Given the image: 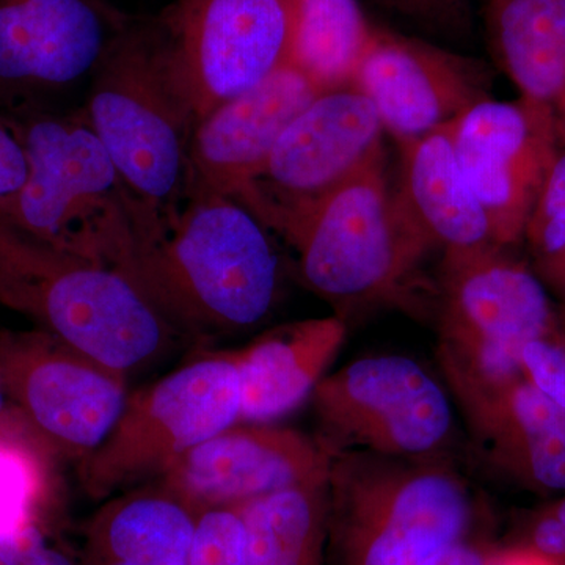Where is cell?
Returning <instances> with one entry per match:
<instances>
[{"instance_id": "cell-1", "label": "cell", "mask_w": 565, "mask_h": 565, "mask_svg": "<svg viewBox=\"0 0 565 565\" xmlns=\"http://www.w3.org/2000/svg\"><path fill=\"white\" fill-rule=\"evenodd\" d=\"M121 273L184 340L250 330L269 318L280 292L270 230L230 196L189 200L166 232L134 245Z\"/></svg>"}, {"instance_id": "cell-2", "label": "cell", "mask_w": 565, "mask_h": 565, "mask_svg": "<svg viewBox=\"0 0 565 565\" xmlns=\"http://www.w3.org/2000/svg\"><path fill=\"white\" fill-rule=\"evenodd\" d=\"M84 109L139 207L136 244L166 232L188 203L196 115L158 17H134L111 43Z\"/></svg>"}, {"instance_id": "cell-3", "label": "cell", "mask_w": 565, "mask_h": 565, "mask_svg": "<svg viewBox=\"0 0 565 565\" xmlns=\"http://www.w3.org/2000/svg\"><path fill=\"white\" fill-rule=\"evenodd\" d=\"M7 117L29 172L20 191L0 200V221L54 250L121 270L140 212L84 106Z\"/></svg>"}, {"instance_id": "cell-4", "label": "cell", "mask_w": 565, "mask_h": 565, "mask_svg": "<svg viewBox=\"0 0 565 565\" xmlns=\"http://www.w3.org/2000/svg\"><path fill=\"white\" fill-rule=\"evenodd\" d=\"M330 565H424L467 541L473 503L441 459L334 455L329 475Z\"/></svg>"}, {"instance_id": "cell-5", "label": "cell", "mask_w": 565, "mask_h": 565, "mask_svg": "<svg viewBox=\"0 0 565 565\" xmlns=\"http://www.w3.org/2000/svg\"><path fill=\"white\" fill-rule=\"evenodd\" d=\"M0 302L126 375L159 359L178 338L128 275L54 250L2 221Z\"/></svg>"}, {"instance_id": "cell-6", "label": "cell", "mask_w": 565, "mask_h": 565, "mask_svg": "<svg viewBox=\"0 0 565 565\" xmlns=\"http://www.w3.org/2000/svg\"><path fill=\"white\" fill-rule=\"evenodd\" d=\"M286 243L305 286L343 319L359 308L407 303L435 247L390 185L384 158L327 196Z\"/></svg>"}, {"instance_id": "cell-7", "label": "cell", "mask_w": 565, "mask_h": 565, "mask_svg": "<svg viewBox=\"0 0 565 565\" xmlns=\"http://www.w3.org/2000/svg\"><path fill=\"white\" fill-rule=\"evenodd\" d=\"M239 414L232 353H204L129 393L106 440L79 460L84 492L102 501L143 479L159 478L178 457L239 423Z\"/></svg>"}, {"instance_id": "cell-8", "label": "cell", "mask_w": 565, "mask_h": 565, "mask_svg": "<svg viewBox=\"0 0 565 565\" xmlns=\"http://www.w3.org/2000/svg\"><path fill=\"white\" fill-rule=\"evenodd\" d=\"M384 132L374 104L355 84L321 92L236 200L288 241L327 196L384 158Z\"/></svg>"}, {"instance_id": "cell-9", "label": "cell", "mask_w": 565, "mask_h": 565, "mask_svg": "<svg viewBox=\"0 0 565 565\" xmlns=\"http://www.w3.org/2000/svg\"><path fill=\"white\" fill-rule=\"evenodd\" d=\"M310 399L316 437L333 455L441 459L455 433L445 390L407 356H364L348 363L327 374Z\"/></svg>"}, {"instance_id": "cell-10", "label": "cell", "mask_w": 565, "mask_h": 565, "mask_svg": "<svg viewBox=\"0 0 565 565\" xmlns=\"http://www.w3.org/2000/svg\"><path fill=\"white\" fill-rule=\"evenodd\" d=\"M552 322L544 286L498 245L445 252L438 362L490 381L519 377L523 349Z\"/></svg>"}, {"instance_id": "cell-11", "label": "cell", "mask_w": 565, "mask_h": 565, "mask_svg": "<svg viewBox=\"0 0 565 565\" xmlns=\"http://www.w3.org/2000/svg\"><path fill=\"white\" fill-rule=\"evenodd\" d=\"M297 0H174L159 14L196 120L291 62Z\"/></svg>"}, {"instance_id": "cell-12", "label": "cell", "mask_w": 565, "mask_h": 565, "mask_svg": "<svg viewBox=\"0 0 565 565\" xmlns=\"http://www.w3.org/2000/svg\"><path fill=\"white\" fill-rule=\"evenodd\" d=\"M132 18L109 0H0V114L52 110L88 87Z\"/></svg>"}, {"instance_id": "cell-13", "label": "cell", "mask_w": 565, "mask_h": 565, "mask_svg": "<svg viewBox=\"0 0 565 565\" xmlns=\"http://www.w3.org/2000/svg\"><path fill=\"white\" fill-rule=\"evenodd\" d=\"M0 377L44 440L77 460L106 440L129 396L126 374L46 330L0 337Z\"/></svg>"}, {"instance_id": "cell-14", "label": "cell", "mask_w": 565, "mask_h": 565, "mask_svg": "<svg viewBox=\"0 0 565 565\" xmlns=\"http://www.w3.org/2000/svg\"><path fill=\"white\" fill-rule=\"evenodd\" d=\"M452 143L468 184L484 207L497 245L525 234L531 211L561 143L541 107L489 98L451 122Z\"/></svg>"}, {"instance_id": "cell-15", "label": "cell", "mask_w": 565, "mask_h": 565, "mask_svg": "<svg viewBox=\"0 0 565 565\" xmlns=\"http://www.w3.org/2000/svg\"><path fill=\"white\" fill-rule=\"evenodd\" d=\"M333 457L316 435L274 423H236L178 457L154 481L195 512L236 508L329 478Z\"/></svg>"}, {"instance_id": "cell-16", "label": "cell", "mask_w": 565, "mask_h": 565, "mask_svg": "<svg viewBox=\"0 0 565 565\" xmlns=\"http://www.w3.org/2000/svg\"><path fill=\"white\" fill-rule=\"evenodd\" d=\"M353 84L397 143L451 125L492 88L484 63L382 28H374Z\"/></svg>"}, {"instance_id": "cell-17", "label": "cell", "mask_w": 565, "mask_h": 565, "mask_svg": "<svg viewBox=\"0 0 565 565\" xmlns=\"http://www.w3.org/2000/svg\"><path fill=\"white\" fill-rule=\"evenodd\" d=\"M321 90L288 63L196 120L189 147L188 202L239 199L282 131Z\"/></svg>"}, {"instance_id": "cell-18", "label": "cell", "mask_w": 565, "mask_h": 565, "mask_svg": "<svg viewBox=\"0 0 565 565\" xmlns=\"http://www.w3.org/2000/svg\"><path fill=\"white\" fill-rule=\"evenodd\" d=\"M475 440L501 467L565 490V408L519 377L490 381L440 363Z\"/></svg>"}, {"instance_id": "cell-19", "label": "cell", "mask_w": 565, "mask_h": 565, "mask_svg": "<svg viewBox=\"0 0 565 565\" xmlns=\"http://www.w3.org/2000/svg\"><path fill=\"white\" fill-rule=\"evenodd\" d=\"M340 316L285 323L230 351L239 381V423H275L310 399L343 348Z\"/></svg>"}, {"instance_id": "cell-20", "label": "cell", "mask_w": 565, "mask_h": 565, "mask_svg": "<svg viewBox=\"0 0 565 565\" xmlns=\"http://www.w3.org/2000/svg\"><path fill=\"white\" fill-rule=\"evenodd\" d=\"M399 150L397 193L435 247L452 252L497 245L484 207L457 159L451 125L404 141Z\"/></svg>"}, {"instance_id": "cell-21", "label": "cell", "mask_w": 565, "mask_h": 565, "mask_svg": "<svg viewBox=\"0 0 565 565\" xmlns=\"http://www.w3.org/2000/svg\"><path fill=\"white\" fill-rule=\"evenodd\" d=\"M196 515L158 481L117 494L88 522L81 565H185Z\"/></svg>"}, {"instance_id": "cell-22", "label": "cell", "mask_w": 565, "mask_h": 565, "mask_svg": "<svg viewBox=\"0 0 565 565\" xmlns=\"http://www.w3.org/2000/svg\"><path fill=\"white\" fill-rule=\"evenodd\" d=\"M486 24L494 58L565 148V0H489Z\"/></svg>"}, {"instance_id": "cell-23", "label": "cell", "mask_w": 565, "mask_h": 565, "mask_svg": "<svg viewBox=\"0 0 565 565\" xmlns=\"http://www.w3.org/2000/svg\"><path fill=\"white\" fill-rule=\"evenodd\" d=\"M234 509L243 520L248 565H326L329 478L289 487Z\"/></svg>"}, {"instance_id": "cell-24", "label": "cell", "mask_w": 565, "mask_h": 565, "mask_svg": "<svg viewBox=\"0 0 565 565\" xmlns=\"http://www.w3.org/2000/svg\"><path fill=\"white\" fill-rule=\"evenodd\" d=\"M374 28L359 0H297L289 63L321 92L353 84Z\"/></svg>"}, {"instance_id": "cell-25", "label": "cell", "mask_w": 565, "mask_h": 565, "mask_svg": "<svg viewBox=\"0 0 565 565\" xmlns=\"http://www.w3.org/2000/svg\"><path fill=\"white\" fill-rule=\"evenodd\" d=\"M39 468L20 446L0 441V533H13L33 523L39 498Z\"/></svg>"}, {"instance_id": "cell-26", "label": "cell", "mask_w": 565, "mask_h": 565, "mask_svg": "<svg viewBox=\"0 0 565 565\" xmlns=\"http://www.w3.org/2000/svg\"><path fill=\"white\" fill-rule=\"evenodd\" d=\"M185 565H248L243 520L236 509L199 512Z\"/></svg>"}, {"instance_id": "cell-27", "label": "cell", "mask_w": 565, "mask_h": 565, "mask_svg": "<svg viewBox=\"0 0 565 565\" xmlns=\"http://www.w3.org/2000/svg\"><path fill=\"white\" fill-rule=\"evenodd\" d=\"M525 234L546 262L565 252V148L556 156L546 174Z\"/></svg>"}, {"instance_id": "cell-28", "label": "cell", "mask_w": 565, "mask_h": 565, "mask_svg": "<svg viewBox=\"0 0 565 565\" xmlns=\"http://www.w3.org/2000/svg\"><path fill=\"white\" fill-rule=\"evenodd\" d=\"M382 9L411 22L419 31L449 41L473 36L470 0H374Z\"/></svg>"}, {"instance_id": "cell-29", "label": "cell", "mask_w": 565, "mask_h": 565, "mask_svg": "<svg viewBox=\"0 0 565 565\" xmlns=\"http://www.w3.org/2000/svg\"><path fill=\"white\" fill-rule=\"evenodd\" d=\"M522 373L542 394L565 408V349L546 338L523 349Z\"/></svg>"}, {"instance_id": "cell-30", "label": "cell", "mask_w": 565, "mask_h": 565, "mask_svg": "<svg viewBox=\"0 0 565 565\" xmlns=\"http://www.w3.org/2000/svg\"><path fill=\"white\" fill-rule=\"evenodd\" d=\"M0 565H81L68 553L47 544L36 525L0 533Z\"/></svg>"}, {"instance_id": "cell-31", "label": "cell", "mask_w": 565, "mask_h": 565, "mask_svg": "<svg viewBox=\"0 0 565 565\" xmlns=\"http://www.w3.org/2000/svg\"><path fill=\"white\" fill-rule=\"evenodd\" d=\"M28 156L17 129L0 114V200L14 195L28 180Z\"/></svg>"}, {"instance_id": "cell-32", "label": "cell", "mask_w": 565, "mask_h": 565, "mask_svg": "<svg viewBox=\"0 0 565 565\" xmlns=\"http://www.w3.org/2000/svg\"><path fill=\"white\" fill-rule=\"evenodd\" d=\"M531 546L565 565V500L535 522Z\"/></svg>"}, {"instance_id": "cell-33", "label": "cell", "mask_w": 565, "mask_h": 565, "mask_svg": "<svg viewBox=\"0 0 565 565\" xmlns=\"http://www.w3.org/2000/svg\"><path fill=\"white\" fill-rule=\"evenodd\" d=\"M489 553L481 546L462 541L430 557L424 565H486Z\"/></svg>"}, {"instance_id": "cell-34", "label": "cell", "mask_w": 565, "mask_h": 565, "mask_svg": "<svg viewBox=\"0 0 565 565\" xmlns=\"http://www.w3.org/2000/svg\"><path fill=\"white\" fill-rule=\"evenodd\" d=\"M486 565H561L557 561L552 559L537 552L533 546L526 548L504 550L500 553H489Z\"/></svg>"}, {"instance_id": "cell-35", "label": "cell", "mask_w": 565, "mask_h": 565, "mask_svg": "<svg viewBox=\"0 0 565 565\" xmlns=\"http://www.w3.org/2000/svg\"><path fill=\"white\" fill-rule=\"evenodd\" d=\"M548 263L550 267H552L553 274H555L556 277H559L565 285V252L563 255L557 256V258L552 259V262Z\"/></svg>"}, {"instance_id": "cell-36", "label": "cell", "mask_w": 565, "mask_h": 565, "mask_svg": "<svg viewBox=\"0 0 565 565\" xmlns=\"http://www.w3.org/2000/svg\"><path fill=\"white\" fill-rule=\"evenodd\" d=\"M3 404H6V388H3L2 377H0V414H2Z\"/></svg>"}]
</instances>
